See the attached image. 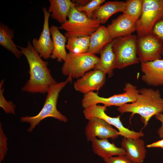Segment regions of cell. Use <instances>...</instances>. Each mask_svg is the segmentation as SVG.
<instances>
[{
  "label": "cell",
  "instance_id": "cell-10",
  "mask_svg": "<svg viewBox=\"0 0 163 163\" xmlns=\"http://www.w3.org/2000/svg\"><path fill=\"white\" fill-rule=\"evenodd\" d=\"M136 46L137 55L141 63L162 59L163 45L151 34L138 37Z\"/></svg>",
  "mask_w": 163,
  "mask_h": 163
},
{
  "label": "cell",
  "instance_id": "cell-33",
  "mask_svg": "<svg viewBox=\"0 0 163 163\" xmlns=\"http://www.w3.org/2000/svg\"><path fill=\"white\" fill-rule=\"evenodd\" d=\"M73 2H75V4L78 6H83L88 4L90 0H72Z\"/></svg>",
  "mask_w": 163,
  "mask_h": 163
},
{
  "label": "cell",
  "instance_id": "cell-3",
  "mask_svg": "<svg viewBox=\"0 0 163 163\" xmlns=\"http://www.w3.org/2000/svg\"><path fill=\"white\" fill-rule=\"evenodd\" d=\"M72 80V77L69 76L65 81L57 82L49 89L43 106L39 113L34 116L22 117L20 121L30 123V126L27 129L31 133L40 121L48 117H52L61 121L66 122L67 118L59 111L57 104L59 93L66 85Z\"/></svg>",
  "mask_w": 163,
  "mask_h": 163
},
{
  "label": "cell",
  "instance_id": "cell-29",
  "mask_svg": "<svg viewBox=\"0 0 163 163\" xmlns=\"http://www.w3.org/2000/svg\"><path fill=\"white\" fill-rule=\"evenodd\" d=\"M7 138L2 128V125L0 123V162L3 160L8 150Z\"/></svg>",
  "mask_w": 163,
  "mask_h": 163
},
{
  "label": "cell",
  "instance_id": "cell-8",
  "mask_svg": "<svg viewBox=\"0 0 163 163\" xmlns=\"http://www.w3.org/2000/svg\"><path fill=\"white\" fill-rule=\"evenodd\" d=\"M163 18V0H143L142 12L136 22L137 37L150 34L155 23Z\"/></svg>",
  "mask_w": 163,
  "mask_h": 163
},
{
  "label": "cell",
  "instance_id": "cell-19",
  "mask_svg": "<svg viewBox=\"0 0 163 163\" xmlns=\"http://www.w3.org/2000/svg\"><path fill=\"white\" fill-rule=\"evenodd\" d=\"M126 2L108 1L101 5L93 13L91 19L104 24L113 15L124 11Z\"/></svg>",
  "mask_w": 163,
  "mask_h": 163
},
{
  "label": "cell",
  "instance_id": "cell-24",
  "mask_svg": "<svg viewBox=\"0 0 163 163\" xmlns=\"http://www.w3.org/2000/svg\"><path fill=\"white\" fill-rule=\"evenodd\" d=\"M90 36L67 38L66 48L69 52L80 54L87 52L89 48Z\"/></svg>",
  "mask_w": 163,
  "mask_h": 163
},
{
  "label": "cell",
  "instance_id": "cell-34",
  "mask_svg": "<svg viewBox=\"0 0 163 163\" xmlns=\"http://www.w3.org/2000/svg\"><path fill=\"white\" fill-rule=\"evenodd\" d=\"M161 55L163 57V51H162V55Z\"/></svg>",
  "mask_w": 163,
  "mask_h": 163
},
{
  "label": "cell",
  "instance_id": "cell-14",
  "mask_svg": "<svg viewBox=\"0 0 163 163\" xmlns=\"http://www.w3.org/2000/svg\"><path fill=\"white\" fill-rule=\"evenodd\" d=\"M141 68L143 82L154 87L163 85V59L142 63Z\"/></svg>",
  "mask_w": 163,
  "mask_h": 163
},
{
  "label": "cell",
  "instance_id": "cell-12",
  "mask_svg": "<svg viewBox=\"0 0 163 163\" xmlns=\"http://www.w3.org/2000/svg\"><path fill=\"white\" fill-rule=\"evenodd\" d=\"M44 15V21L43 30L39 39L34 38L32 40V45L40 56L45 59L50 58L53 50V45L49 27V21L50 13L47 11L46 7L42 8Z\"/></svg>",
  "mask_w": 163,
  "mask_h": 163
},
{
  "label": "cell",
  "instance_id": "cell-27",
  "mask_svg": "<svg viewBox=\"0 0 163 163\" xmlns=\"http://www.w3.org/2000/svg\"><path fill=\"white\" fill-rule=\"evenodd\" d=\"M5 79H2L0 82V107L2 108L6 113L15 114L16 105L11 101H7L4 96V88L2 87Z\"/></svg>",
  "mask_w": 163,
  "mask_h": 163
},
{
  "label": "cell",
  "instance_id": "cell-7",
  "mask_svg": "<svg viewBox=\"0 0 163 163\" xmlns=\"http://www.w3.org/2000/svg\"><path fill=\"white\" fill-rule=\"evenodd\" d=\"M99 60L96 55L87 52L80 54L69 52L62 68V73L72 78H81L94 69Z\"/></svg>",
  "mask_w": 163,
  "mask_h": 163
},
{
  "label": "cell",
  "instance_id": "cell-20",
  "mask_svg": "<svg viewBox=\"0 0 163 163\" xmlns=\"http://www.w3.org/2000/svg\"><path fill=\"white\" fill-rule=\"evenodd\" d=\"M48 10L51 17L62 24L67 21L72 8L78 6L70 0H49Z\"/></svg>",
  "mask_w": 163,
  "mask_h": 163
},
{
  "label": "cell",
  "instance_id": "cell-30",
  "mask_svg": "<svg viewBox=\"0 0 163 163\" xmlns=\"http://www.w3.org/2000/svg\"><path fill=\"white\" fill-rule=\"evenodd\" d=\"M104 160L106 163H133L125 155L113 156Z\"/></svg>",
  "mask_w": 163,
  "mask_h": 163
},
{
  "label": "cell",
  "instance_id": "cell-26",
  "mask_svg": "<svg viewBox=\"0 0 163 163\" xmlns=\"http://www.w3.org/2000/svg\"><path fill=\"white\" fill-rule=\"evenodd\" d=\"M105 0H92L83 6H76V9L78 11L84 12L89 18H91L94 12L105 2Z\"/></svg>",
  "mask_w": 163,
  "mask_h": 163
},
{
  "label": "cell",
  "instance_id": "cell-28",
  "mask_svg": "<svg viewBox=\"0 0 163 163\" xmlns=\"http://www.w3.org/2000/svg\"><path fill=\"white\" fill-rule=\"evenodd\" d=\"M150 34L163 45V18L157 21L153 27Z\"/></svg>",
  "mask_w": 163,
  "mask_h": 163
},
{
  "label": "cell",
  "instance_id": "cell-21",
  "mask_svg": "<svg viewBox=\"0 0 163 163\" xmlns=\"http://www.w3.org/2000/svg\"><path fill=\"white\" fill-rule=\"evenodd\" d=\"M59 29L54 25L50 27L53 45L50 58L53 59H56L58 62H61L64 61L67 56L66 43L67 38L60 32Z\"/></svg>",
  "mask_w": 163,
  "mask_h": 163
},
{
  "label": "cell",
  "instance_id": "cell-13",
  "mask_svg": "<svg viewBox=\"0 0 163 163\" xmlns=\"http://www.w3.org/2000/svg\"><path fill=\"white\" fill-rule=\"evenodd\" d=\"M106 74L98 70L86 72L74 83V87L77 91L84 94L101 89L105 83Z\"/></svg>",
  "mask_w": 163,
  "mask_h": 163
},
{
  "label": "cell",
  "instance_id": "cell-17",
  "mask_svg": "<svg viewBox=\"0 0 163 163\" xmlns=\"http://www.w3.org/2000/svg\"><path fill=\"white\" fill-rule=\"evenodd\" d=\"M112 41L101 50L99 60L93 69L101 71L109 77L113 76L114 69H116V56L112 47Z\"/></svg>",
  "mask_w": 163,
  "mask_h": 163
},
{
  "label": "cell",
  "instance_id": "cell-25",
  "mask_svg": "<svg viewBox=\"0 0 163 163\" xmlns=\"http://www.w3.org/2000/svg\"><path fill=\"white\" fill-rule=\"evenodd\" d=\"M123 14L129 16L136 22L141 15L143 0H128Z\"/></svg>",
  "mask_w": 163,
  "mask_h": 163
},
{
  "label": "cell",
  "instance_id": "cell-16",
  "mask_svg": "<svg viewBox=\"0 0 163 163\" xmlns=\"http://www.w3.org/2000/svg\"><path fill=\"white\" fill-rule=\"evenodd\" d=\"M121 145L126 151L125 155L133 163H142L144 162L147 151L143 139L123 137Z\"/></svg>",
  "mask_w": 163,
  "mask_h": 163
},
{
  "label": "cell",
  "instance_id": "cell-22",
  "mask_svg": "<svg viewBox=\"0 0 163 163\" xmlns=\"http://www.w3.org/2000/svg\"><path fill=\"white\" fill-rule=\"evenodd\" d=\"M113 40L107 27L104 25H100L90 36L89 45L87 52L95 55L99 53L106 45Z\"/></svg>",
  "mask_w": 163,
  "mask_h": 163
},
{
  "label": "cell",
  "instance_id": "cell-32",
  "mask_svg": "<svg viewBox=\"0 0 163 163\" xmlns=\"http://www.w3.org/2000/svg\"><path fill=\"white\" fill-rule=\"evenodd\" d=\"M147 148H160L163 149V139L161 140L147 145Z\"/></svg>",
  "mask_w": 163,
  "mask_h": 163
},
{
  "label": "cell",
  "instance_id": "cell-2",
  "mask_svg": "<svg viewBox=\"0 0 163 163\" xmlns=\"http://www.w3.org/2000/svg\"><path fill=\"white\" fill-rule=\"evenodd\" d=\"M139 90L135 101L118 107L117 110L121 113H131V117L139 114L145 127L152 116L163 113V98L158 90L143 88Z\"/></svg>",
  "mask_w": 163,
  "mask_h": 163
},
{
  "label": "cell",
  "instance_id": "cell-6",
  "mask_svg": "<svg viewBox=\"0 0 163 163\" xmlns=\"http://www.w3.org/2000/svg\"><path fill=\"white\" fill-rule=\"evenodd\" d=\"M137 36L134 34L113 39L112 47L116 59V69H122L139 63L137 51Z\"/></svg>",
  "mask_w": 163,
  "mask_h": 163
},
{
  "label": "cell",
  "instance_id": "cell-9",
  "mask_svg": "<svg viewBox=\"0 0 163 163\" xmlns=\"http://www.w3.org/2000/svg\"><path fill=\"white\" fill-rule=\"evenodd\" d=\"M107 107L104 105H94L84 108L83 113L85 119L88 120L94 117L102 119L111 125L117 128L120 135L126 138H140L144 136L141 131L135 132L125 127L120 120V116L111 117L106 114Z\"/></svg>",
  "mask_w": 163,
  "mask_h": 163
},
{
  "label": "cell",
  "instance_id": "cell-18",
  "mask_svg": "<svg viewBox=\"0 0 163 163\" xmlns=\"http://www.w3.org/2000/svg\"><path fill=\"white\" fill-rule=\"evenodd\" d=\"M91 141L94 152L104 159L114 156L126 154V151L123 148L117 147L113 143H110L108 139H98L95 138Z\"/></svg>",
  "mask_w": 163,
  "mask_h": 163
},
{
  "label": "cell",
  "instance_id": "cell-1",
  "mask_svg": "<svg viewBox=\"0 0 163 163\" xmlns=\"http://www.w3.org/2000/svg\"><path fill=\"white\" fill-rule=\"evenodd\" d=\"M17 47L26 58L30 69L29 78L21 88V91L31 93H47L49 88L57 83L48 67V62L41 59L29 41L26 47Z\"/></svg>",
  "mask_w": 163,
  "mask_h": 163
},
{
  "label": "cell",
  "instance_id": "cell-4",
  "mask_svg": "<svg viewBox=\"0 0 163 163\" xmlns=\"http://www.w3.org/2000/svg\"><path fill=\"white\" fill-rule=\"evenodd\" d=\"M75 6L72 8L67 21L62 24L59 29L66 31L65 35L67 38L90 36L100 26V23L78 11Z\"/></svg>",
  "mask_w": 163,
  "mask_h": 163
},
{
  "label": "cell",
  "instance_id": "cell-5",
  "mask_svg": "<svg viewBox=\"0 0 163 163\" xmlns=\"http://www.w3.org/2000/svg\"><path fill=\"white\" fill-rule=\"evenodd\" d=\"M123 93L115 94L108 97L100 96L93 91L84 95L82 104L84 108L98 104H102L107 107L116 106L118 107L129 103L135 101L139 93L137 87L129 83L125 84Z\"/></svg>",
  "mask_w": 163,
  "mask_h": 163
},
{
  "label": "cell",
  "instance_id": "cell-15",
  "mask_svg": "<svg viewBox=\"0 0 163 163\" xmlns=\"http://www.w3.org/2000/svg\"><path fill=\"white\" fill-rule=\"evenodd\" d=\"M107 27L110 36L114 39L132 34L136 30V22L123 13L113 20Z\"/></svg>",
  "mask_w": 163,
  "mask_h": 163
},
{
  "label": "cell",
  "instance_id": "cell-31",
  "mask_svg": "<svg viewBox=\"0 0 163 163\" xmlns=\"http://www.w3.org/2000/svg\"><path fill=\"white\" fill-rule=\"evenodd\" d=\"M155 118L160 121L161 123V126L158 129L157 132L159 137L163 139V114L160 113L155 116Z\"/></svg>",
  "mask_w": 163,
  "mask_h": 163
},
{
  "label": "cell",
  "instance_id": "cell-11",
  "mask_svg": "<svg viewBox=\"0 0 163 163\" xmlns=\"http://www.w3.org/2000/svg\"><path fill=\"white\" fill-rule=\"evenodd\" d=\"M85 133L88 141H91L97 137L99 139H115L120 135L119 131L113 128L111 125L104 120L96 117L88 120Z\"/></svg>",
  "mask_w": 163,
  "mask_h": 163
},
{
  "label": "cell",
  "instance_id": "cell-23",
  "mask_svg": "<svg viewBox=\"0 0 163 163\" xmlns=\"http://www.w3.org/2000/svg\"><path fill=\"white\" fill-rule=\"evenodd\" d=\"M14 37V30L7 25L0 22V44L12 53L17 59H19L23 54L18 50L17 46L14 43L12 39Z\"/></svg>",
  "mask_w": 163,
  "mask_h": 163
}]
</instances>
